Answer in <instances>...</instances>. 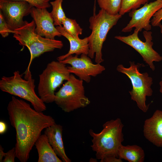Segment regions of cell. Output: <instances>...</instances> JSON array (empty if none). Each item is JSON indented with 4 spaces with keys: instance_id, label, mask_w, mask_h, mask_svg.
<instances>
[{
    "instance_id": "obj_15",
    "label": "cell",
    "mask_w": 162,
    "mask_h": 162,
    "mask_svg": "<svg viewBox=\"0 0 162 162\" xmlns=\"http://www.w3.org/2000/svg\"><path fill=\"white\" fill-rule=\"evenodd\" d=\"M63 127L56 123L45 129L44 134L47 136L49 142L56 154L62 162H71L66 155L62 140Z\"/></svg>"
},
{
    "instance_id": "obj_12",
    "label": "cell",
    "mask_w": 162,
    "mask_h": 162,
    "mask_svg": "<svg viewBox=\"0 0 162 162\" xmlns=\"http://www.w3.org/2000/svg\"><path fill=\"white\" fill-rule=\"evenodd\" d=\"M161 8L162 0H156L146 4L140 8L132 10L129 14L131 19L122 31L124 32H130L134 28L140 32L142 29L147 31L151 30V19Z\"/></svg>"
},
{
    "instance_id": "obj_2",
    "label": "cell",
    "mask_w": 162,
    "mask_h": 162,
    "mask_svg": "<svg viewBox=\"0 0 162 162\" xmlns=\"http://www.w3.org/2000/svg\"><path fill=\"white\" fill-rule=\"evenodd\" d=\"M123 127L121 119L117 118L104 123L102 130L99 133L89 130V134L92 138L91 147L96 153V158L100 160V162L107 156L118 157V150L124 140Z\"/></svg>"
},
{
    "instance_id": "obj_4",
    "label": "cell",
    "mask_w": 162,
    "mask_h": 162,
    "mask_svg": "<svg viewBox=\"0 0 162 162\" xmlns=\"http://www.w3.org/2000/svg\"><path fill=\"white\" fill-rule=\"evenodd\" d=\"M122 16L118 14L112 15L100 9L97 14H93L89 19V28L92 30L87 37L89 46L88 56L94 58L96 63L103 62L102 48L109 31L116 25Z\"/></svg>"
},
{
    "instance_id": "obj_28",
    "label": "cell",
    "mask_w": 162,
    "mask_h": 162,
    "mask_svg": "<svg viewBox=\"0 0 162 162\" xmlns=\"http://www.w3.org/2000/svg\"><path fill=\"white\" fill-rule=\"evenodd\" d=\"M7 125L5 123L2 121H0V134L4 133L7 130Z\"/></svg>"
},
{
    "instance_id": "obj_20",
    "label": "cell",
    "mask_w": 162,
    "mask_h": 162,
    "mask_svg": "<svg viewBox=\"0 0 162 162\" xmlns=\"http://www.w3.org/2000/svg\"><path fill=\"white\" fill-rule=\"evenodd\" d=\"M99 7L112 15L119 14L122 0H96Z\"/></svg>"
},
{
    "instance_id": "obj_7",
    "label": "cell",
    "mask_w": 162,
    "mask_h": 162,
    "mask_svg": "<svg viewBox=\"0 0 162 162\" xmlns=\"http://www.w3.org/2000/svg\"><path fill=\"white\" fill-rule=\"evenodd\" d=\"M130 67L125 68L122 64L118 65L117 70L125 74L130 80L132 89L129 91L131 99L135 101L138 108L144 112H147L148 106L146 104V97L152 95L151 87L153 84L152 78L147 72L141 73L139 68L142 64L130 62Z\"/></svg>"
},
{
    "instance_id": "obj_17",
    "label": "cell",
    "mask_w": 162,
    "mask_h": 162,
    "mask_svg": "<svg viewBox=\"0 0 162 162\" xmlns=\"http://www.w3.org/2000/svg\"><path fill=\"white\" fill-rule=\"evenodd\" d=\"M38 154V162H62L50 144L45 134H41L35 143Z\"/></svg>"
},
{
    "instance_id": "obj_13",
    "label": "cell",
    "mask_w": 162,
    "mask_h": 162,
    "mask_svg": "<svg viewBox=\"0 0 162 162\" xmlns=\"http://www.w3.org/2000/svg\"><path fill=\"white\" fill-rule=\"evenodd\" d=\"M30 14L36 25L35 31L38 35L53 40L55 39L56 36H62L55 27L51 14L47 8L40 9L33 7Z\"/></svg>"
},
{
    "instance_id": "obj_23",
    "label": "cell",
    "mask_w": 162,
    "mask_h": 162,
    "mask_svg": "<svg viewBox=\"0 0 162 162\" xmlns=\"http://www.w3.org/2000/svg\"><path fill=\"white\" fill-rule=\"evenodd\" d=\"M10 33H14V31L9 27L4 17L0 11V34L3 38L7 37Z\"/></svg>"
},
{
    "instance_id": "obj_6",
    "label": "cell",
    "mask_w": 162,
    "mask_h": 162,
    "mask_svg": "<svg viewBox=\"0 0 162 162\" xmlns=\"http://www.w3.org/2000/svg\"><path fill=\"white\" fill-rule=\"evenodd\" d=\"M70 74L66 64L61 62L52 61L47 64L39 75L38 87L39 96L44 103L54 102L55 91L64 81L69 80Z\"/></svg>"
},
{
    "instance_id": "obj_22",
    "label": "cell",
    "mask_w": 162,
    "mask_h": 162,
    "mask_svg": "<svg viewBox=\"0 0 162 162\" xmlns=\"http://www.w3.org/2000/svg\"><path fill=\"white\" fill-rule=\"evenodd\" d=\"M150 0H122L119 14L122 16L132 10L137 9L142 5L148 3Z\"/></svg>"
},
{
    "instance_id": "obj_26",
    "label": "cell",
    "mask_w": 162,
    "mask_h": 162,
    "mask_svg": "<svg viewBox=\"0 0 162 162\" xmlns=\"http://www.w3.org/2000/svg\"><path fill=\"white\" fill-rule=\"evenodd\" d=\"M16 157L14 147L6 153L4 159L3 160L2 162H14Z\"/></svg>"
},
{
    "instance_id": "obj_10",
    "label": "cell",
    "mask_w": 162,
    "mask_h": 162,
    "mask_svg": "<svg viewBox=\"0 0 162 162\" xmlns=\"http://www.w3.org/2000/svg\"><path fill=\"white\" fill-rule=\"evenodd\" d=\"M61 62L71 65L67 67L70 73L74 74L79 79L87 83L90 82L91 76L95 77L105 70L104 66L100 64H94L88 55L83 54L80 57L76 55H70Z\"/></svg>"
},
{
    "instance_id": "obj_33",
    "label": "cell",
    "mask_w": 162,
    "mask_h": 162,
    "mask_svg": "<svg viewBox=\"0 0 162 162\" xmlns=\"http://www.w3.org/2000/svg\"><path fill=\"white\" fill-rule=\"evenodd\" d=\"M158 26H159L160 28V32L162 34V25L160 23L159 24Z\"/></svg>"
},
{
    "instance_id": "obj_29",
    "label": "cell",
    "mask_w": 162,
    "mask_h": 162,
    "mask_svg": "<svg viewBox=\"0 0 162 162\" xmlns=\"http://www.w3.org/2000/svg\"><path fill=\"white\" fill-rule=\"evenodd\" d=\"M6 153L4 152V149L2 146H0V162H2L3 158L4 157Z\"/></svg>"
},
{
    "instance_id": "obj_11",
    "label": "cell",
    "mask_w": 162,
    "mask_h": 162,
    "mask_svg": "<svg viewBox=\"0 0 162 162\" xmlns=\"http://www.w3.org/2000/svg\"><path fill=\"white\" fill-rule=\"evenodd\" d=\"M33 7L22 1L0 0V11L11 30L20 28L25 24L24 17L30 14Z\"/></svg>"
},
{
    "instance_id": "obj_1",
    "label": "cell",
    "mask_w": 162,
    "mask_h": 162,
    "mask_svg": "<svg viewBox=\"0 0 162 162\" xmlns=\"http://www.w3.org/2000/svg\"><path fill=\"white\" fill-rule=\"evenodd\" d=\"M7 109L10 124L16 132V157L21 162H26L42 131L56 123L55 120L14 96L12 97Z\"/></svg>"
},
{
    "instance_id": "obj_19",
    "label": "cell",
    "mask_w": 162,
    "mask_h": 162,
    "mask_svg": "<svg viewBox=\"0 0 162 162\" xmlns=\"http://www.w3.org/2000/svg\"><path fill=\"white\" fill-rule=\"evenodd\" d=\"M63 1V0H55L50 2L52 8L50 13L55 26H62L63 21L67 17L62 7Z\"/></svg>"
},
{
    "instance_id": "obj_9",
    "label": "cell",
    "mask_w": 162,
    "mask_h": 162,
    "mask_svg": "<svg viewBox=\"0 0 162 162\" xmlns=\"http://www.w3.org/2000/svg\"><path fill=\"white\" fill-rule=\"evenodd\" d=\"M139 31L135 29L133 33L128 36H116L115 38L133 48L142 57L143 61L154 71L155 69L153 62H160L162 56L152 48V33L151 31L144 30L143 34L145 41H142L139 38Z\"/></svg>"
},
{
    "instance_id": "obj_25",
    "label": "cell",
    "mask_w": 162,
    "mask_h": 162,
    "mask_svg": "<svg viewBox=\"0 0 162 162\" xmlns=\"http://www.w3.org/2000/svg\"><path fill=\"white\" fill-rule=\"evenodd\" d=\"M162 20V8L157 11L153 15L151 20V25L153 26H158Z\"/></svg>"
},
{
    "instance_id": "obj_16",
    "label": "cell",
    "mask_w": 162,
    "mask_h": 162,
    "mask_svg": "<svg viewBox=\"0 0 162 162\" xmlns=\"http://www.w3.org/2000/svg\"><path fill=\"white\" fill-rule=\"evenodd\" d=\"M56 28L62 35L68 40L70 45L68 52L65 54L58 57L57 58L58 61H62L74 54L78 56L82 54L88 55L89 48L87 37L82 39H77L65 31L62 26H56Z\"/></svg>"
},
{
    "instance_id": "obj_14",
    "label": "cell",
    "mask_w": 162,
    "mask_h": 162,
    "mask_svg": "<svg viewBox=\"0 0 162 162\" xmlns=\"http://www.w3.org/2000/svg\"><path fill=\"white\" fill-rule=\"evenodd\" d=\"M143 133L145 137L155 146L162 147V111L157 110L145 121Z\"/></svg>"
},
{
    "instance_id": "obj_21",
    "label": "cell",
    "mask_w": 162,
    "mask_h": 162,
    "mask_svg": "<svg viewBox=\"0 0 162 162\" xmlns=\"http://www.w3.org/2000/svg\"><path fill=\"white\" fill-rule=\"evenodd\" d=\"M62 25L68 33L76 39H80L79 35L82 34V29L75 20L67 17L63 21Z\"/></svg>"
},
{
    "instance_id": "obj_5",
    "label": "cell",
    "mask_w": 162,
    "mask_h": 162,
    "mask_svg": "<svg viewBox=\"0 0 162 162\" xmlns=\"http://www.w3.org/2000/svg\"><path fill=\"white\" fill-rule=\"evenodd\" d=\"M25 74L24 79L19 70L15 71L11 76H3L0 80V89L29 102L38 111L46 110L45 103L35 92V80L32 78L31 71Z\"/></svg>"
},
{
    "instance_id": "obj_31",
    "label": "cell",
    "mask_w": 162,
    "mask_h": 162,
    "mask_svg": "<svg viewBox=\"0 0 162 162\" xmlns=\"http://www.w3.org/2000/svg\"><path fill=\"white\" fill-rule=\"evenodd\" d=\"M97 159L96 158L95 159L91 158L89 160V162H97Z\"/></svg>"
},
{
    "instance_id": "obj_32",
    "label": "cell",
    "mask_w": 162,
    "mask_h": 162,
    "mask_svg": "<svg viewBox=\"0 0 162 162\" xmlns=\"http://www.w3.org/2000/svg\"><path fill=\"white\" fill-rule=\"evenodd\" d=\"M96 0H94V13H95V10H96Z\"/></svg>"
},
{
    "instance_id": "obj_24",
    "label": "cell",
    "mask_w": 162,
    "mask_h": 162,
    "mask_svg": "<svg viewBox=\"0 0 162 162\" xmlns=\"http://www.w3.org/2000/svg\"><path fill=\"white\" fill-rule=\"evenodd\" d=\"M22 1L28 3L33 7L40 9L47 8L51 6V0H12Z\"/></svg>"
},
{
    "instance_id": "obj_27",
    "label": "cell",
    "mask_w": 162,
    "mask_h": 162,
    "mask_svg": "<svg viewBox=\"0 0 162 162\" xmlns=\"http://www.w3.org/2000/svg\"><path fill=\"white\" fill-rule=\"evenodd\" d=\"M122 159L115 156H109L104 158L100 162H122Z\"/></svg>"
},
{
    "instance_id": "obj_8",
    "label": "cell",
    "mask_w": 162,
    "mask_h": 162,
    "mask_svg": "<svg viewBox=\"0 0 162 162\" xmlns=\"http://www.w3.org/2000/svg\"><path fill=\"white\" fill-rule=\"evenodd\" d=\"M62 87L55 93L54 102L66 112L85 107L90 101L85 95L83 81L76 78L73 74Z\"/></svg>"
},
{
    "instance_id": "obj_3",
    "label": "cell",
    "mask_w": 162,
    "mask_h": 162,
    "mask_svg": "<svg viewBox=\"0 0 162 162\" xmlns=\"http://www.w3.org/2000/svg\"><path fill=\"white\" fill-rule=\"evenodd\" d=\"M36 25L33 20L30 22L26 21L22 27L14 31L13 37L23 47H26L30 54V61L26 72H29L31 64L34 59L44 53L52 52L56 49H61L62 41L41 36L35 31Z\"/></svg>"
},
{
    "instance_id": "obj_18",
    "label": "cell",
    "mask_w": 162,
    "mask_h": 162,
    "mask_svg": "<svg viewBox=\"0 0 162 162\" xmlns=\"http://www.w3.org/2000/svg\"><path fill=\"white\" fill-rule=\"evenodd\" d=\"M118 158L129 162H143L145 154L140 146L136 145L120 146L118 152Z\"/></svg>"
},
{
    "instance_id": "obj_30",
    "label": "cell",
    "mask_w": 162,
    "mask_h": 162,
    "mask_svg": "<svg viewBox=\"0 0 162 162\" xmlns=\"http://www.w3.org/2000/svg\"><path fill=\"white\" fill-rule=\"evenodd\" d=\"M159 85L160 86V92L162 94V77L161 78V80L159 82Z\"/></svg>"
}]
</instances>
